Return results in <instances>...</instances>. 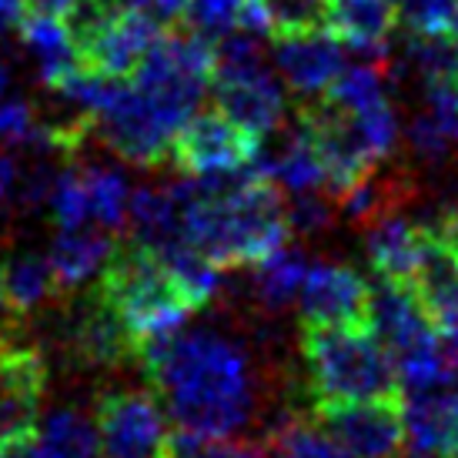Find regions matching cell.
Masks as SVG:
<instances>
[{
    "mask_svg": "<svg viewBox=\"0 0 458 458\" xmlns=\"http://www.w3.org/2000/svg\"><path fill=\"white\" fill-rule=\"evenodd\" d=\"M258 171H265L267 178L278 181L292 194H311L325 184V165L305 131L292 134Z\"/></svg>",
    "mask_w": 458,
    "mask_h": 458,
    "instance_id": "23",
    "label": "cell"
},
{
    "mask_svg": "<svg viewBox=\"0 0 458 458\" xmlns=\"http://www.w3.org/2000/svg\"><path fill=\"white\" fill-rule=\"evenodd\" d=\"M154 394L178 432L234 438L255 411L248 355L215 331H167L138 348Z\"/></svg>",
    "mask_w": 458,
    "mask_h": 458,
    "instance_id": "1",
    "label": "cell"
},
{
    "mask_svg": "<svg viewBox=\"0 0 458 458\" xmlns=\"http://www.w3.org/2000/svg\"><path fill=\"white\" fill-rule=\"evenodd\" d=\"M301 361L311 402H361L402 394L392 355L369 325L301 321Z\"/></svg>",
    "mask_w": 458,
    "mask_h": 458,
    "instance_id": "3",
    "label": "cell"
},
{
    "mask_svg": "<svg viewBox=\"0 0 458 458\" xmlns=\"http://www.w3.org/2000/svg\"><path fill=\"white\" fill-rule=\"evenodd\" d=\"M325 98H328L335 107L348 111V114H365V111L378 107V104H388L385 101L382 67H375V64L348 67V71H342V74L335 77V84L325 90Z\"/></svg>",
    "mask_w": 458,
    "mask_h": 458,
    "instance_id": "27",
    "label": "cell"
},
{
    "mask_svg": "<svg viewBox=\"0 0 458 458\" xmlns=\"http://www.w3.org/2000/svg\"><path fill=\"white\" fill-rule=\"evenodd\" d=\"M184 188V242L215 265H258L288 242V204L265 171L191 178Z\"/></svg>",
    "mask_w": 458,
    "mask_h": 458,
    "instance_id": "2",
    "label": "cell"
},
{
    "mask_svg": "<svg viewBox=\"0 0 458 458\" xmlns=\"http://www.w3.org/2000/svg\"><path fill=\"white\" fill-rule=\"evenodd\" d=\"M308 419L342 442L352 458H394L408 442L402 394L361 402H311Z\"/></svg>",
    "mask_w": 458,
    "mask_h": 458,
    "instance_id": "7",
    "label": "cell"
},
{
    "mask_svg": "<svg viewBox=\"0 0 458 458\" xmlns=\"http://www.w3.org/2000/svg\"><path fill=\"white\" fill-rule=\"evenodd\" d=\"M47 365L34 344L0 335V442L38 432Z\"/></svg>",
    "mask_w": 458,
    "mask_h": 458,
    "instance_id": "10",
    "label": "cell"
},
{
    "mask_svg": "<svg viewBox=\"0 0 458 458\" xmlns=\"http://www.w3.org/2000/svg\"><path fill=\"white\" fill-rule=\"evenodd\" d=\"M398 24L394 0H328L325 30L338 44H348L365 54H385V44Z\"/></svg>",
    "mask_w": 458,
    "mask_h": 458,
    "instance_id": "16",
    "label": "cell"
},
{
    "mask_svg": "<svg viewBox=\"0 0 458 458\" xmlns=\"http://www.w3.org/2000/svg\"><path fill=\"white\" fill-rule=\"evenodd\" d=\"M34 458H98V425L81 408H57L34 435Z\"/></svg>",
    "mask_w": 458,
    "mask_h": 458,
    "instance_id": "21",
    "label": "cell"
},
{
    "mask_svg": "<svg viewBox=\"0 0 458 458\" xmlns=\"http://www.w3.org/2000/svg\"><path fill=\"white\" fill-rule=\"evenodd\" d=\"M421 228L425 225L408 221L402 211H392V215L371 221L369 231H365V251H369V261L378 278L405 281V284L411 281L421 244Z\"/></svg>",
    "mask_w": 458,
    "mask_h": 458,
    "instance_id": "19",
    "label": "cell"
},
{
    "mask_svg": "<svg viewBox=\"0 0 458 458\" xmlns=\"http://www.w3.org/2000/svg\"><path fill=\"white\" fill-rule=\"evenodd\" d=\"M74 4L77 0H30V11H44V13H57V17H64Z\"/></svg>",
    "mask_w": 458,
    "mask_h": 458,
    "instance_id": "38",
    "label": "cell"
},
{
    "mask_svg": "<svg viewBox=\"0 0 458 458\" xmlns=\"http://www.w3.org/2000/svg\"><path fill=\"white\" fill-rule=\"evenodd\" d=\"M271 17V38L278 34H301L325 27V4L328 0H261Z\"/></svg>",
    "mask_w": 458,
    "mask_h": 458,
    "instance_id": "32",
    "label": "cell"
},
{
    "mask_svg": "<svg viewBox=\"0 0 458 458\" xmlns=\"http://www.w3.org/2000/svg\"><path fill=\"white\" fill-rule=\"evenodd\" d=\"M94 292L114 308L138 348L157 335L178 331L191 318V311H198L191 294L181 288L174 271L165 265V258L138 238L117 242Z\"/></svg>",
    "mask_w": 458,
    "mask_h": 458,
    "instance_id": "4",
    "label": "cell"
},
{
    "mask_svg": "<svg viewBox=\"0 0 458 458\" xmlns=\"http://www.w3.org/2000/svg\"><path fill=\"white\" fill-rule=\"evenodd\" d=\"M288 225L305 234H318L331 225V208L318 194H294V204L288 208Z\"/></svg>",
    "mask_w": 458,
    "mask_h": 458,
    "instance_id": "34",
    "label": "cell"
},
{
    "mask_svg": "<svg viewBox=\"0 0 458 458\" xmlns=\"http://www.w3.org/2000/svg\"><path fill=\"white\" fill-rule=\"evenodd\" d=\"M117 242L107 234L104 228H61V234L54 238L51 244V261L54 278H57V288L61 292H71V288H81L88 278H94L101 271L111 255H114Z\"/></svg>",
    "mask_w": 458,
    "mask_h": 458,
    "instance_id": "17",
    "label": "cell"
},
{
    "mask_svg": "<svg viewBox=\"0 0 458 458\" xmlns=\"http://www.w3.org/2000/svg\"><path fill=\"white\" fill-rule=\"evenodd\" d=\"M275 67L284 84L301 98H321L344 71L338 38H331L325 27L301 30V34H278L275 38Z\"/></svg>",
    "mask_w": 458,
    "mask_h": 458,
    "instance_id": "14",
    "label": "cell"
},
{
    "mask_svg": "<svg viewBox=\"0 0 458 458\" xmlns=\"http://www.w3.org/2000/svg\"><path fill=\"white\" fill-rule=\"evenodd\" d=\"M0 292H4V305L11 308L13 315H27L61 288H57V278H54V267L47 258L17 255L0 267Z\"/></svg>",
    "mask_w": 458,
    "mask_h": 458,
    "instance_id": "22",
    "label": "cell"
},
{
    "mask_svg": "<svg viewBox=\"0 0 458 458\" xmlns=\"http://www.w3.org/2000/svg\"><path fill=\"white\" fill-rule=\"evenodd\" d=\"M17 30H21V40H24V47L30 51V57L38 61L40 81H44L47 90L61 88L74 71H81V61H77L74 40H71L64 17L30 11Z\"/></svg>",
    "mask_w": 458,
    "mask_h": 458,
    "instance_id": "18",
    "label": "cell"
},
{
    "mask_svg": "<svg viewBox=\"0 0 458 458\" xmlns=\"http://www.w3.org/2000/svg\"><path fill=\"white\" fill-rule=\"evenodd\" d=\"M445 342H448V355H452V361H455V369H458V331L445 335Z\"/></svg>",
    "mask_w": 458,
    "mask_h": 458,
    "instance_id": "40",
    "label": "cell"
},
{
    "mask_svg": "<svg viewBox=\"0 0 458 458\" xmlns=\"http://www.w3.org/2000/svg\"><path fill=\"white\" fill-rule=\"evenodd\" d=\"M84 178V191H88V208L90 221H98V228L117 231L128 217V181L121 178V171L114 167H81Z\"/></svg>",
    "mask_w": 458,
    "mask_h": 458,
    "instance_id": "26",
    "label": "cell"
},
{
    "mask_svg": "<svg viewBox=\"0 0 458 458\" xmlns=\"http://www.w3.org/2000/svg\"><path fill=\"white\" fill-rule=\"evenodd\" d=\"M415 458H458V455H432V452H419Z\"/></svg>",
    "mask_w": 458,
    "mask_h": 458,
    "instance_id": "42",
    "label": "cell"
},
{
    "mask_svg": "<svg viewBox=\"0 0 458 458\" xmlns=\"http://www.w3.org/2000/svg\"><path fill=\"white\" fill-rule=\"evenodd\" d=\"M242 11L244 0H191L184 11V24L191 34L217 44L234 30H242Z\"/></svg>",
    "mask_w": 458,
    "mask_h": 458,
    "instance_id": "29",
    "label": "cell"
},
{
    "mask_svg": "<svg viewBox=\"0 0 458 458\" xmlns=\"http://www.w3.org/2000/svg\"><path fill=\"white\" fill-rule=\"evenodd\" d=\"M7 81H11V71H7V64H4V61H0V94H4V90H7Z\"/></svg>",
    "mask_w": 458,
    "mask_h": 458,
    "instance_id": "41",
    "label": "cell"
},
{
    "mask_svg": "<svg viewBox=\"0 0 458 458\" xmlns=\"http://www.w3.org/2000/svg\"><path fill=\"white\" fill-rule=\"evenodd\" d=\"M398 21L408 34H455L458 30V0H394Z\"/></svg>",
    "mask_w": 458,
    "mask_h": 458,
    "instance_id": "30",
    "label": "cell"
},
{
    "mask_svg": "<svg viewBox=\"0 0 458 458\" xmlns=\"http://www.w3.org/2000/svg\"><path fill=\"white\" fill-rule=\"evenodd\" d=\"M138 4L144 11H151L157 21H178V17H184L191 0H138Z\"/></svg>",
    "mask_w": 458,
    "mask_h": 458,
    "instance_id": "35",
    "label": "cell"
},
{
    "mask_svg": "<svg viewBox=\"0 0 458 458\" xmlns=\"http://www.w3.org/2000/svg\"><path fill=\"white\" fill-rule=\"evenodd\" d=\"M98 458H174L165 405L144 388H117L98 402Z\"/></svg>",
    "mask_w": 458,
    "mask_h": 458,
    "instance_id": "6",
    "label": "cell"
},
{
    "mask_svg": "<svg viewBox=\"0 0 458 458\" xmlns=\"http://www.w3.org/2000/svg\"><path fill=\"white\" fill-rule=\"evenodd\" d=\"M258 271L251 275L255 298L267 308H284L294 294L301 292V281L308 275V261L294 248H278L275 255L258 261Z\"/></svg>",
    "mask_w": 458,
    "mask_h": 458,
    "instance_id": "25",
    "label": "cell"
},
{
    "mask_svg": "<svg viewBox=\"0 0 458 458\" xmlns=\"http://www.w3.org/2000/svg\"><path fill=\"white\" fill-rule=\"evenodd\" d=\"M211 94H215L217 111L228 114L244 131H251L255 138H267L284 121V94L265 61L217 64Z\"/></svg>",
    "mask_w": 458,
    "mask_h": 458,
    "instance_id": "9",
    "label": "cell"
},
{
    "mask_svg": "<svg viewBox=\"0 0 458 458\" xmlns=\"http://www.w3.org/2000/svg\"><path fill=\"white\" fill-rule=\"evenodd\" d=\"M47 204H51V215H54V221H57V228H81V225H88L90 208H88V191H84L81 171L57 174Z\"/></svg>",
    "mask_w": 458,
    "mask_h": 458,
    "instance_id": "31",
    "label": "cell"
},
{
    "mask_svg": "<svg viewBox=\"0 0 458 458\" xmlns=\"http://www.w3.org/2000/svg\"><path fill=\"white\" fill-rule=\"evenodd\" d=\"M438 231L445 234L448 244H452V248L458 251V208H455V211H448V215L442 217V225H438Z\"/></svg>",
    "mask_w": 458,
    "mask_h": 458,
    "instance_id": "39",
    "label": "cell"
},
{
    "mask_svg": "<svg viewBox=\"0 0 458 458\" xmlns=\"http://www.w3.org/2000/svg\"><path fill=\"white\" fill-rule=\"evenodd\" d=\"M64 342L67 352L81 365H90V369H114L121 358L138 355V344L131 338V331L121 325L114 308L107 305L94 288L67 315Z\"/></svg>",
    "mask_w": 458,
    "mask_h": 458,
    "instance_id": "13",
    "label": "cell"
},
{
    "mask_svg": "<svg viewBox=\"0 0 458 458\" xmlns=\"http://www.w3.org/2000/svg\"><path fill=\"white\" fill-rule=\"evenodd\" d=\"M13 188H17V165H13L11 154L0 151V204L11 198Z\"/></svg>",
    "mask_w": 458,
    "mask_h": 458,
    "instance_id": "37",
    "label": "cell"
},
{
    "mask_svg": "<svg viewBox=\"0 0 458 458\" xmlns=\"http://www.w3.org/2000/svg\"><path fill=\"white\" fill-rule=\"evenodd\" d=\"M405 432L415 452L458 455V385L402 392Z\"/></svg>",
    "mask_w": 458,
    "mask_h": 458,
    "instance_id": "15",
    "label": "cell"
},
{
    "mask_svg": "<svg viewBox=\"0 0 458 458\" xmlns=\"http://www.w3.org/2000/svg\"><path fill=\"white\" fill-rule=\"evenodd\" d=\"M0 140L4 144H38L40 148V117L27 101H0Z\"/></svg>",
    "mask_w": 458,
    "mask_h": 458,
    "instance_id": "33",
    "label": "cell"
},
{
    "mask_svg": "<svg viewBox=\"0 0 458 458\" xmlns=\"http://www.w3.org/2000/svg\"><path fill=\"white\" fill-rule=\"evenodd\" d=\"M30 13V0H0V30L21 27Z\"/></svg>",
    "mask_w": 458,
    "mask_h": 458,
    "instance_id": "36",
    "label": "cell"
},
{
    "mask_svg": "<svg viewBox=\"0 0 458 458\" xmlns=\"http://www.w3.org/2000/svg\"><path fill=\"white\" fill-rule=\"evenodd\" d=\"M369 325L388 348L392 361L442 344V331H438L435 318L428 315L419 292L405 281L378 278V284L371 288Z\"/></svg>",
    "mask_w": 458,
    "mask_h": 458,
    "instance_id": "11",
    "label": "cell"
},
{
    "mask_svg": "<svg viewBox=\"0 0 458 458\" xmlns=\"http://www.w3.org/2000/svg\"><path fill=\"white\" fill-rule=\"evenodd\" d=\"M408 61L419 67L425 84L458 88V30L455 34H408Z\"/></svg>",
    "mask_w": 458,
    "mask_h": 458,
    "instance_id": "28",
    "label": "cell"
},
{
    "mask_svg": "<svg viewBox=\"0 0 458 458\" xmlns=\"http://www.w3.org/2000/svg\"><path fill=\"white\" fill-rule=\"evenodd\" d=\"M134 238L161 251L167 244L184 242V188H138L128 201Z\"/></svg>",
    "mask_w": 458,
    "mask_h": 458,
    "instance_id": "20",
    "label": "cell"
},
{
    "mask_svg": "<svg viewBox=\"0 0 458 458\" xmlns=\"http://www.w3.org/2000/svg\"><path fill=\"white\" fill-rule=\"evenodd\" d=\"M301 318L318 325H369L371 288L344 265H308L301 281ZM371 328V325H369Z\"/></svg>",
    "mask_w": 458,
    "mask_h": 458,
    "instance_id": "12",
    "label": "cell"
},
{
    "mask_svg": "<svg viewBox=\"0 0 458 458\" xmlns=\"http://www.w3.org/2000/svg\"><path fill=\"white\" fill-rule=\"evenodd\" d=\"M184 121L171 114L167 107L154 101L151 94L134 84V81H107L104 98L98 104L94 131H101L104 144L124 157L131 165L151 167L161 165L171 154V138Z\"/></svg>",
    "mask_w": 458,
    "mask_h": 458,
    "instance_id": "5",
    "label": "cell"
},
{
    "mask_svg": "<svg viewBox=\"0 0 458 458\" xmlns=\"http://www.w3.org/2000/svg\"><path fill=\"white\" fill-rule=\"evenodd\" d=\"M271 458H352L342 442H335L318 421L305 415H294L275 425V432L267 438Z\"/></svg>",
    "mask_w": 458,
    "mask_h": 458,
    "instance_id": "24",
    "label": "cell"
},
{
    "mask_svg": "<svg viewBox=\"0 0 458 458\" xmlns=\"http://www.w3.org/2000/svg\"><path fill=\"white\" fill-rule=\"evenodd\" d=\"M258 144L251 131L234 124L221 111L191 114L171 138V161L188 178H225L248 171L258 157Z\"/></svg>",
    "mask_w": 458,
    "mask_h": 458,
    "instance_id": "8",
    "label": "cell"
}]
</instances>
